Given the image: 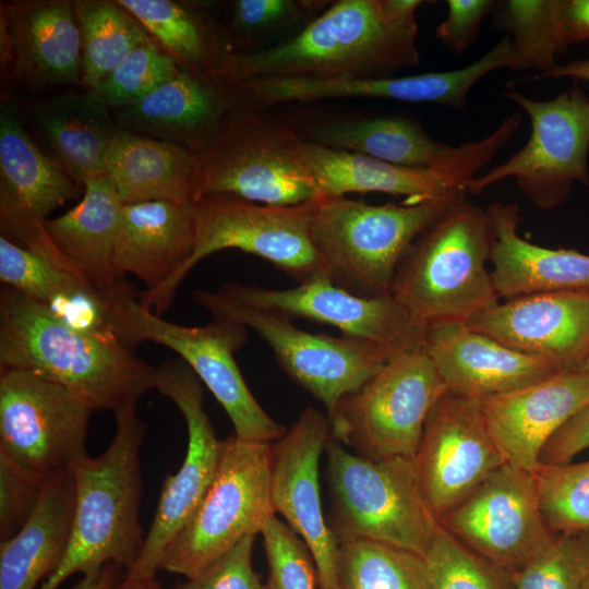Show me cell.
<instances>
[{
  "instance_id": "6da1fadb",
  "label": "cell",
  "mask_w": 589,
  "mask_h": 589,
  "mask_svg": "<svg viewBox=\"0 0 589 589\" xmlns=\"http://www.w3.org/2000/svg\"><path fill=\"white\" fill-rule=\"evenodd\" d=\"M421 0H337L291 38L252 55H227L209 81L277 76L377 79L420 62Z\"/></svg>"
},
{
  "instance_id": "7a4b0ae2",
  "label": "cell",
  "mask_w": 589,
  "mask_h": 589,
  "mask_svg": "<svg viewBox=\"0 0 589 589\" xmlns=\"http://www.w3.org/2000/svg\"><path fill=\"white\" fill-rule=\"evenodd\" d=\"M0 366L57 383L94 411L116 412L156 388L157 368L117 337L76 328L8 286L0 293Z\"/></svg>"
},
{
  "instance_id": "3957f363",
  "label": "cell",
  "mask_w": 589,
  "mask_h": 589,
  "mask_svg": "<svg viewBox=\"0 0 589 589\" xmlns=\"http://www.w3.org/2000/svg\"><path fill=\"white\" fill-rule=\"evenodd\" d=\"M113 413L116 432L110 445L73 470L75 506L70 541L60 565L39 589H58L72 575L87 574L107 563L129 570L142 551L140 450L146 424L136 413V404Z\"/></svg>"
},
{
  "instance_id": "277c9868",
  "label": "cell",
  "mask_w": 589,
  "mask_h": 589,
  "mask_svg": "<svg viewBox=\"0 0 589 589\" xmlns=\"http://www.w3.org/2000/svg\"><path fill=\"white\" fill-rule=\"evenodd\" d=\"M490 250L485 209L466 196L414 239L390 296L418 329L438 321L468 322L500 302L488 269Z\"/></svg>"
},
{
  "instance_id": "5b68a950",
  "label": "cell",
  "mask_w": 589,
  "mask_h": 589,
  "mask_svg": "<svg viewBox=\"0 0 589 589\" xmlns=\"http://www.w3.org/2000/svg\"><path fill=\"white\" fill-rule=\"evenodd\" d=\"M467 190L422 202L369 204L346 196L316 202L313 242L332 281L357 296H390L397 267L414 239Z\"/></svg>"
},
{
  "instance_id": "8992f818",
  "label": "cell",
  "mask_w": 589,
  "mask_h": 589,
  "mask_svg": "<svg viewBox=\"0 0 589 589\" xmlns=\"http://www.w3.org/2000/svg\"><path fill=\"white\" fill-rule=\"evenodd\" d=\"M316 202L276 206L228 195L200 197L193 202L195 241L191 257L164 285L137 292L139 303L161 316L193 266L227 249L264 259L298 284L326 274L311 233Z\"/></svg>"
},
{
  "instance_id": "52a82bcc",
  "label": "cell",
  "mask_w": 589,
  "mask_h": 589,
  "mask_svg": "<svg viewBox=\"0 0 589 589\" xmlns=\"http://www.w3.org/2000/svg\"><path fill=\"white\" fill-rule=\"evenodd\" d=\"M136 294L128 288L108 296L109 320L118 339L130 349L152 341L175 351L225 409L238 438L274 443L285 435L287 428L259 404L235 360L247 341L244 325L217 318L202 326L176 324L142 306Z\"/></svg>"
},
{
  "instance_id": "ba28073f",
  "label": "cell",
  "mask_w": 589,
  "mask_h": 589,
  "mask_svg": "<svg viewBox=\"0 0 589 589\" xmlns=\"http://www.w3.org/2000/svg\"><path fill=\"white\" fill-rule=\"evenodd\" d=\"M330 528L423 556L437 521L426 509L413 458L370 459L329 438L325 446Z\"/></svg>"
},
{
  "instance_id": "9c48e42d",
  "label": "cell",
  "mask_w": 589,
  "mask_h": 589,
  "mask_svg": "<svg viewBox=\"0 0 589 589\" xmlns=\"http://www.w3.org/2000/svg\"><path fill=\"white\" fill-rule=\"evenodd\" d=\"M421 335L339 400L327 416L329 438L370 459L414 457L428 414L446 390Z\"/></svg>"
},
{
  "instance_id": "30bf717a",
  "label": "cell",
  "mask_w": 589,
  "mask_h": 589,
  "mask_svg": "<svg viewBox=\"0 0 589 589\" xmlns=\"http://www.w3.org/2000/svg\"><path fill=\"white\" fill-rule=\"evenodd\" d=\"M291 124L240 106L200 154L195 200L228 195L276 206L321 200Z\"/></svg>"
},
{
  "instance_id": "8fae6325",
  "label": "cell",
  "mask_w": 589,
  "mask_h": 589,
  "mask_svg": "<svg viewBox=\"0 0 589 589\" xmlns=\"http://www.w3.org/2000/svg\"><path fill=\"white\" fill-rule=\"evenodd\" d=\"M273 443L235 434L223 441L216 476L197 508L166 548L159 570L193 578L275 515Z\"/></svg>"
},
{
  "instance_id": "7c38bea8",
  "label": "cell",
  "mask_w": 589,
  "mask_h": 589,
  "mask_svg": "<svg viewBox=\"0 0 589 589\" xmlns=\"http://www.w3.org/2000/svg\"><path fill=\"white\" fill-rule=\"evenodd\" d=\"M194 298L213 318L237 322L254 330L286 374L323 404L326 416L344 396L371 377L398 347L345 335L312 334L277 312L238 301L219 289L196 290Z\"/></svg>"
},
{
  "instance_id": "4fadbf2b",
  "label": "cell",
  "mask_w": 589,
  "mask_h": 589,
  "mask_svg": "<svg viewBox=\"0 0 589 589\" xmlns=\"http://www.w3.org/2000/svg\"><path fill=\"white\" fill-rule=\"evenodd\" d=\"M503 95L529 117L530 136L504 163L472 179L467 192L478 195L514 178L538 208L552 211L567 200L575 182L589 183V96L576 86L546 100L516 89Z\"/></svg>"
},
{
  "instance_id": "5bb4252c",
  "label": "cell",
  "mask_w": 589,
  "mask_h": 589,
  "mask_svg": "<svg viewBox=\"0 0 589 589\" xmlns=\"http://www.w3.org/2000/svg\"><path fill=\"white\" fill-rule=\"evenodd\" d=\"M94 412L63 386L35 373L1 369L0 452L44 484L85 460Z\"/></svg>"
},
{
  "instance_id": "9a60e30c",
  "label": "cell",
  "mask_w": 589,
  "mask_h": 589,
  "mask_svg": "<svg viewBox=\"0 0 589 589\" xmlns=\"http://www.w3.org/2000/svg\"><path fill=\"white\" fill-rule=\"evenodd\" d=\"M500 69L522 70L521 59L507 35L474 62L450 71L377 79L261 77L228 86L242 106L256 109L293 101L375 98L436 104L461 111L476 83Z\"/></svg>"
},
{
  "instance_id": "2e32d148",
  "label": "cell",
  "mask_w": 589,
  "mask_h": 589,
  "mask_svg": "<svg viewBox=\"0 0 589 589\" xmlns=\"http://www.w3.org/2000/svg\"><path fill=\"white\" fill-rule=\"evenodd\" d=\"M202 382L182 359L157 368L156 388L180 410L188 429V446L180 469L169 474L142 551L124 576L154 577L166 548L189 521L209 489L223 452L203 408Z\"/></svg>"
},
{
  "instance_id": "e0dca14e",
  "label": "cell",
  "mask_w": 589,
  "mask_h": 589,
  "mask_svg": "<svg viewBox=\"0 0 589 589\" xmlns=\"http://www.w3.org/2000/svg\"><path fill=\"white\" fill-rule=\"evenodd\" d=\"M437 522L470 550L513 573L556 534L542 515L536 472L509 461Z\"/></svg>"
},
{
  "instance_id": "ac0fdd59",
  "label": "cell",
  "mask_w": 589,
  "mask_h": 589,
  "mask_svg": "<svg viewBox=\"0 0 589 589\" xmlns=\"http://www.w3.org/2000/svg\"><path fill=\"white\" fill-rule=\"evenodd\" d=\"M506 461L480 401L445 390L431 408L413 462L423 503L437 521Z\"/></svg>"
},
{
  "instance_id": "d6986e66",
  "label": "cell",
  "mask_w": 589,
  "mask_h": 589,
  "mask_svg": "<svg viewBox=\"0 0 589 589\" xmlns=\"http://www.w3.org/2000/svg\"><path fill=\"white\" fill-rule=\"evenodd\" d=\"M329 434L327 416L306 407L273 443L272 501L275 513L285 518L310 552L320 589H341L339 540L324 517L318 481L320 458Z\"/></svg>"
},
{
  "instance_id": "ffe728a7",
  "label": "cell",
  "mask_w": 589,
  "mask_h": 589,
  "mask_svg": "<svg viewBox=\"0 0 589 589\" xmlns=\"http://www.w3.org/2000/svg\"><path fill=\"white\" fill-rule=\"evenodd\" d=\"M522 120L513 112L489 135L457 146L434 140L414 119L401 116L323 118L291 124L298 136L326 147L372 157L393 165L448 168L480 156H495Z\"/></svg>"
},
{
  "instance_id": "44dd1931",
  "label": "cell",
  "mask_w": 589,
  "mask_h": 589,
  "mask_svg": "<svg viewBox=\"0 0 589 589\" xmlns=\"http://www.w3.org/2000/svg\"><path fill=\"white\" fill-rule=\"evenodd\" d=\"M1 74L32 92L83 85L79 26L69 0L0 4Z\"/></svg>"
},
{
  "instance_id": "7402d4cb",
  "label": "cell",
  "mask_w": 589,
  "mask_h": 589,
  "mask_svg": "<svg viewBox=\"0 0 589 589\" xmlns=\"http://www.w3.org/2000/svg\"><path fill=\"white\" fill-rule=\"evenodd\" d=\"M81 184L50 159L27 131L20 104L0 99L1 236L25 247L43 230L48 215L81 193Z\"/></svg>"
},
{
  "instance_id": "603a6c76",
  "label": "cell",
  "mask_w": 589,
  "mask_h": 589,
  "mask_svg": "<svg viewBox=\"0 0 589 589\" xmlns=\"http://www.w3.org/2000/svg\"><path fill=\"white\" fill-rule=\"evenodd\" d=\"M247 304L332 325L342 335L382 345L399 346L423 329L413 326L392 296L366 298L335 285L323 274L289 289H266L230 283L218 288Z\"/></svg>"
},
{
  "instance_id": "cb8c5ba5",
  "label": "cell",
  "mask_w": 589,
  "mask_h": 589,
  "mask_svg": "<svg viewBox=\"0 0 589 589\" xmlns=\"http://www.w3.org/2000/svg\"><path fill=\"white\" fill-rule=\"evenodd\" d=\"M423 348L447 392L482 401L546 380L557 365L515 349L471 328L467 322L426 325Z\"/></svg>"
},
{
  "instance_id": "d4e9b609",
  "label": "cell",
  "mask_w": 589,
  "mask_h": 589,
  "mask_svg": "<svg viewBox=\"0 0 589 589\" xmlns=\"http://www.w3.org/2000/svg\"><path fill=\"white\" fill-rule=\"evenodd\" d=\"M467 324L563 371L580 370L589 354V294L517 297L500 301Z\"/></svg>"
},
{
  "instance_id": "484cf974",
  "label": "cell",
  "mask_w": 589,
  "mask_h": 589,
  "mask_svg": "<svg viewBox=\"0 0 589 589\" xmlns=\"http://www.w3.org/2000/svg\"><path fill=\"white\" fill-rule=\"evenodd\" d=\"M588 402L589 374L573 370L486 398L480 406L506 461L536 472L545 443Z\"/></svg>"
},
{
  "instance_id": "4316f807",
  "label": "cell",
  "mask_w": 589,
  "mask_h": 589,
  "mask_svg": "<svg viewBox=\"0 0 589 589\" xmlns=\"http://www.w3.org/2000/svg\"><path fill=\"white\" fill-rule=\"evenodd\" d=\"M300 148L321 199L346 196L354 192L405 196L406 202L436 199L467 190L469 182L493 158L485 155L448 168L420 169L393 165L302 139Z\"/></svg>"
},
{
  "instance_id": "83f0119b",
  "label": "cell",
  "mask_w": 589,
  "mask_h": 589,
  "mask_svg": "<svg viewBox=\"0 0 589 589\" xmlns=\"http://www.w3.org/2000/svg\"><path fill=\"white\" fill-rule=\"evenodd\" d=\"M240 106L228 85L181 70L137 103L113 109L112 116L120 130L201 153Z\"/></svg>"
},
{
  "instance_id": "f1b7e54d",
  "label": "cell",
  "mask_w": 589,
  "mask_h": 589,
  "mask_svg": "<svg viewBox=\"0 0 589 589\" xmlns=\"http://www.w3.org/2000/svg\"><path fill=\"white\" fill-rule=\"evenodd\" d=\"M20 111L40 149L79 184L106 175L108 151L119 128L110 109L89 91L32 97Z\"/></svg>"
},
{
  "instance_id": "f546056e",
  "label": "cell",
  "mask_w": 589,
  "mask_h": 589,
  "mask_svg": "<svg viewBox=\"0 0 589 589\" xmlns=\"http://www.w3.org/2000/svg\"><path fill=\"white\" fill-rule=\"evenodd\" d=\"M485 213L491 232V277L500 300L537 293L589 294V254L544 248L520 237L516 203L497 202Z\"/></svg>"
},
{
  "instance_id": "4dcf8cb0",
  "label": "cell",
  "mask_w": 589,
  "mask_h": 589,
  "mask_svg": "<svg viewBox=\"0 0 589 589\" xmlns=\"http://www.w3.org/2000/svg\"><path fill=\"white\" fill-rule=\"evenodd\" d=\"M195 241L193 202L151 201L123 204L112 265L132 274L146 290L164 285L191 257Z\"/></svg>"
},
{
  "instance_id": "1f68e13d",
  "label": "cell",
  "mask_w": 589,
  "mask_h": 589,
  "mask_svg": "<svg viewBox=\"0 0 589 589\" xmlns=\"http://www.w3.org/2000/svg\"><path fill=\"white\" fill-rule=\"evenodd\" d=\"M83 199L67 213L47 219L49 240L70 269L106 294L129 287L112 265V253L123 206L107 175L88 180Z\"/></svg>"
},
{
  "instance_id": "d6a6232c",
  "label": "cell",
  "mask_w": 589,
  "mask_h": 589,
  "mask_svg": "<svg viewBox=\"0 0 589 589\" xmlns=\"http://www.w3.org/2000/svg\"><path fill=\"white\" fill-rule=\"evenodd\" d=\"M0 279L76 328L111 332L107 294L72 272L59 253L44 254L1 236Z\"/></svg>"
},
{
  "instance_id": "836d02e7",
  "label": "cell",
  "mask_w": 589,
  "mask_h": 589,
  "mask_svg": "<svg viewBox=\"0 0 589 589\" xmlns=\"http://www.w3.org/2000/svg\"><path fill=\"white\" fill-rule=\"evenodd\" d=\"M106 175L123 204L194 202L201 157L188 147L119 129L108 151Z\"/></svg>"
},
{
  "instance_id": "e575fe53",
  "label": "cell",
  "mask_w": 589,
  "mask_h": 589,
  "mask_svg": "<svg viewBox=\"0 0 589 589\" xmlns=\"http://www.w3.org/2000/svg\"><path fill=\"white\" fill-rule=\"evenodd\" d=\"M74 506L73 471L44 483L27 522L0 542V589H36L56 572L70 541Z\"/></svg>"
},
{
  "instance_id": "d590c367",
  "label": "cell",
  "mask_w": 589,
  "mask_h": 589,
  "mask_svg": "<svg viewBox=\"0 0 589 589\" xmlns=\"http://www.w3.org/2000/svg\"><path fill=\"white\" fill-rule=\"evenodd\" d=\"M176 60L209 80L228 53L208 1L116 0Z\"/></svg>"
},
{
  "instance_id": "8d00e7d4",
  "label": "cell",
  "mask_w": 589,
  "mask_h": 589,
  "mask_svg": "<svg viewBox=\"0 0 589 589\" xmlns=\"http://www.w3.org/2000/svg\"><path fill=\"white\" fill-rule=\"evenodd\" d=\"M329 0H232L213 2L229 55H252L273 46L289 31L303 29Z\"/></svg>"
},
{
  "instance_id": "74e56055",
  "label": "cell",
  "mask_w": 589,
  "mask_h": 589,
  "mask_svg": "<svg viewBox=\"0 0 589 589\" xmlns=\"http://www.w3.org/2000/svg\"><path fill=\"white\" fill-rule=\"evenodd\" d=\"M83 62V83L92 91L151 34L117 1L74 0Z\"/></svg>"
},
{
  "instance_id": "f35d334b",
  "label": "cell",
  "mask_w": 589,
  "mask_h": 589,
  "mask_svg": "<svg viewBox=\"0 0 589 589\" xmlns=\"http://www.w3.org/2000/svg\"><path fill=\"white\" fill-rule=\"evenodd\" d=\"M341 589H430L421 556L368 539L339 541Z\"/></svg>"
},
{
  "instance_id": "ab89813d",
  "label": "cell",
  "mask_w": 589,
  "mask_h": 589,
  "mask_svg": "<svg viewBox=\"0 0 589 589\" xmlns=\"http://www.w3.org/2000/svg\"><path fill=\"white\" fill-rule=\"evenodd\" d=\"M556 2L496 1L493 10L496 25L509 36L525 69L537 72L529 81H534L556 67V56L565 50L557 32Z\"/></svg>"
},
{
  "instance_id": "60d3db41",
  "label": "cell",
  "mask_w": 589,
  "mask_h": 589,
  "mask_svg": "<svg viewBox=\"0 0 589 589\" xmlns=\"http://www.w3.org/2000/svg\"><path fill=\"white\" fill-rule=\"evenodd\" d=\"M422 560L430 589H516L513 572L470 550L438 522Z\"/></svg>"
},
{
  "instance_id": "b9f144b4",
  "label": "cell",
  "mask_w": 589,
  "mask_h": 589,
  "mask_svg": "<svg viewBox=\"0 0 589 589\" xmlns=\"http://www.w3.org/2000/svg\"><path fill=\"white\" fill-rule=\"evenodd\" d=\"M180 71L176 60L152 37L89 92L109 109H118L137 103Z\"/></svg>"
},
{
  "instance_id": "7bdbcfd3",
  "label": "cell",
  "mask_w": 589,
  "mask_h": 589,
  "mask_svg": "<svg viewBox=\"0 0 589 589\" xmlns=\"http://www.w3.org/2000/svg\"><path fill=\"white\" fill-rule=\"evenodd\" d=\"M542 515L554 533L589 529V460L539 466Z\"/></svg>"
},
{
  "instance_id": "ee69618b",
  "label": "cell",
  "mask_w": 589,
  "mask_h": 589,
  "mask_svg": "<svg viewBox=\"0 0 589 589\" xmlns=\"http://www.w3.org/2000/svg\"><path fill=\"white\" fill-rule=\"evenodd\" d=\"M589 577V529L556 533L514 573L516 589H584Z\"/></svg>"
},
{
  "instance_id": "f6af8a7d",
  "label": "cell",
  "mask_w": 589,
  "mask_h": 589,
  "mask_svg": "<svg viewBox=\"0 0 589 589\" xmlns=\"http://www.w3.org/2000/svg\"><path fill=\"white\" fill-rule=\"evenodd\" d=\"M260 533L268 565L267 589H315V565L297 533L276 514L265 520Z\"/></svg>"
},
{
  "instance_id": "bcb514c9",
  "label": "cell",
  "mask_w": 589,
  "mask_h": 589,
  "mask_svg": "<svg viewBox=\"0 0 589 589\" xmlns=\"http://www.w3.org/2000/svg\"><path fill=\"white\" fill-rule=\"evenodd\" d=\"M43 486L0 452V542L12 538L27 522Z\"/></svg>"
},
{
  "instance_id": "7dc6e473",
  "label": "cell",
  "mask_w": 589,
  "mask_h": 589,
  "mask_svg": "<svg viewBox=\"0 0 589 589\" xmlns=\"http://www.w3.org/2000/svg\"><path fill=\"white\" fill-rule=\"evenodd\" d=\"M255 536H245L200 574L179 584L176 589H267L252 565Z\"/></svg>"
},
{
  "instance_id": "c3c4849f",
  "label": "cell",
  "mask_w": 589,
  "mask_h": 589,
  "mask_svg": "<svg viewBox=\"0 0 589 589\" xmlns=\"http://www.w3.org/2000/svg\"><path fill=\"white\" fill-rule=\"evenodd\" d=\"M447 17L435 28V38L450 52L461 53L476 41L481 24L493 12V0H447Z\"/></svg>"
},
{
  "instance_id": "681fc988",
  "label": "cell",
  "mask_w": 589,
  "mask_h": 589,
  "mask_svg": "<svg viewBox=\"0 0 589 589\" xmlns=\"http://www.w3.org/2000/svg\"><path fill=\"white\" fill-rule=\"evenodd\" d=\"M589 447V402L565 422L545 443L539 455V466L570 462Z\"/></svg>"
},
{
  "instance_id": "f907efd6",
  "label": "cell",
  "mask_w": 589,
  "mask_h": 589,
  "mask_svg": "<svg viewBox=\"0 0 589 589\" xmlns=\"http://www.w3.org/2000/svg\"><path fill=\"white\" fill-rule=\"evenodd\" d=\"M556 24L565 49L589 39V0H557Z\"/></svg>"
},
{
  "instance_id": "816d5d0a",
  "label": "cell",
  "mask_w": 589,
  "mask_h": 589,
  "mask_svg": "<svg viewBox=\"0 0 589 589\" xmlns=\"http://www.w3.org/2000/svg\"><path fill=\"white\" fill-rule=\"evenodd\" d=\"M120 566L107 563L87 574L76 584L73 589H111L117 582Z\"/></svg>"
},
{
  "instance_id": "f5cc1de1",
  "label": "cell",
  "mask_w": 589,
  "mask_h": 589,
  "mask_svg": "<svg viewBox=\"0 0 589 589\" xmlns=\"http://www.w3.org/2000/svg\"><path fill=\"white\" fill-rule=\"evenodd\" d=\"M556 77H572L589 83V58L570 61L565 64H557L551 71L539 76L534 81Z\"/></svg>"
},
{
  "instance_id": "db71d44e",
  "label": "cell",
  "mask_w": 589,
  "mask_h": 589,
  "mask_svg": "<svg viewBox=\"0 0 589 589\" xmlns=\"http://www.w3.org/2000/svg\"><path fill=\"white\" fill-rule=\"evenodd\" d=\"M111 589H163L154 577H128L117 581Z\"/></svg>"
},
{
  "instance_id": "11a10c76",
  "label": "cell",
  "mask_w": 589,
  "mask_h": 589,
  "mask_svg": "<svg viewBox=\"0 0 589 589\" xmlns=\"http://www.w3.org/2000/svg\"><path fill=\"white\" fill-rule=\"evenodd\" d=\"M581 371H585L589 374V354L587 357V359L585 360L584 364L581 365L580 368Z\"/></svg>"
},
{
  "instance_id": "9f6ffc18",
  "label": "cell",
  "mask_w": 589,
  "mask_h": 589,
  "mask_svg": "<svg viewBox=\"0 0 589 589\" xmlns=\"http://www.w3.org/2000/svg\"><path fill=\"white\" fill-rule=\"evenodd\" d=\"M584 589H589V577H588V579H587V581H586V584L584 586Z\"/></svg>"
}]
</instances>
